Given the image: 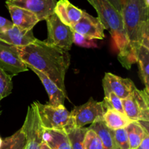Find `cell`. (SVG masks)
<instances>
[{
    "instance_id": "cell-1",
    "label": "cell",
    "mask_w": 149,
    "mask_h": 149,
    "mask_svg": "<svg viewBox=\"0 0 149 149\" xmlns=\"http://www.w3.org/2000/svg\"><path fill=\"white\" fill-rule=\"evenodd\" d=\"M17 49L26 65L46 74L66 93L65 76L70 64L68 51L38 39L29 45L17 46Z\"/></svg>"
},
{
    "instance_id": "cell-2",
    "label": "cell",
    "mask_w": 149,
    "mask_h": 149,
    "mask_svg": "<svg viewBox=\"0 0 149 149\" xmlns=\"http://www.w3.org/2000/svg\"><path fill=\"white\" fill-rule=\"evenodd\" d=\"M149 7L144 0H125L122 5L124 27L127 45L118 59L126 69L137 62V53L141 45L149 48Z\"/></svg>"
},
{
    "instance_id": "cell-3",
    "label": "cell",
    "mask_w": 149,
    "mask_h": 149,
    "mask_svg": "<svg viewBox=\"0 0 149 149\" xmlns=\"http://www.w3.org/2000/svg\"><path fill=\"white\" fill-rule=\"evenodd\" d=\"M93 7L97 11V17L111 34L119 54L122 53L127 48L126 33L124 27L122 14L114 8L108 0H93Z\"/></svg>"
},
{
    "instance_id": "cell-4",
    "label": "cell",
    "mask_w": 149,
    "mask_h": 149,
    "mask_svg": "<svg viewBox=\"0 0 149 149\" xmlns=\"http://www.w3.org/2000/svg\"><path fill=\"white\" fill-rule=\"evenodd\" d=\"M33 103L36 105L44 129L67 131L70 129L74 128L71 122V112L63 105L52 106L48 104L44 105L38 101L33 102Z\"/></svg>"
},
{
    "instance_id": "cell-5",
    "label": "cell",
    "mask_w": 149,
    "mask_h": 149,
    "mask_svg": "<svg viewBox=\"0 0 149 149\" xmlns=\"http://www.w3.org/2000/svg\"><path fill=\"white\" fill-rule=\"evenodd\" d=\"M107 109L104 100L97 102L93 97H90L85 104L75 106L70 112L73 127L82 128L87 124L103 120V115Z\"/></svg>"
},
{
    "instance_id": "cell-6",
    "label": "cell",
    "mask_w": 149,
    "mask_h": 149,
    "mask_svg": "<svg viewBox=\"0 0 149 149\" xmlns=\"http://www.w3.org/2000/svg\"><path fill=\"white\" fill-rule=\"evenodd\" d=\"M47 26V43L69 51L73 45L74 31L70 26L64 24L53 13L46 19Z\"/></svg>"
},
{
    "instance_id": "cell-7",
    "label": "cell",
    "mask_w": 149,
    "mask_h": 149,
    "mask_svg": "<svg viewBox=\"0 0 149 149\" xmlns=\"http://www.w3.org/2000/svg\"><path fill=\"white\" fill-rule=\"evenodd\" d=\"M125 113L135 121H149V93L145 89H135L126 99H122Z\"/></svg>"
},
{
    "instance_id": "cell-8",
    "label": "cell",
    "mask_w": 149,
    "mask_h": 149,
    "mask_svg": "<svg viewBox=\"0 0 149 149\" xmlns=\"http://www.w3.org/2000/svg\"><path fill=\"white\" fill-rule=\"evenodd\" d=\"M20 129L26 137L25 149H40V145L43 141L42 134L44 128L33 102L28 108L26 119Z\"/></svg>"
},
{
    "instance_id": "cell-9",
    "label": "cell",
    "mask_w": 149,
    "mask_h": 149,
    "mask_svg": "<svg viewBox=\"0 0 149 149\" xmlns=\"http://www.w3.org/2000/svg\"><path fill=\"white\" fill-rule=\"evenodd\" d=\"M0 69L11 76L29 70L21 59L17 46L0 41Z\"/></svg>"
},
{
    "instance_id": "cell-10",
    "label": "cell",
    "mask_w": 149,
    "mask_h": 149,
    "mask_svg": "<svg viewBox=\"0 0 149 149\" xmlns=\"http://www.w3.org/2000/svg\"><path fill=\"white\" fill-rule=\"evenodd\" d=\"M71 29L74 32L90 39H103L105 37V27L100 19L84 10L81 18Z\"/></svg>"
},
{
    "instance_id": "cell-11",
    "label": "cell",
    "mask_w": 149,
    "mask_h": 149,
    "mask_svg": "<svg viewBox=\"0 0 149 149\" xmlns=\"http://www.w3.org/2000/svg\"><path fill=\"white\" fill-rule=\"evenodd\" d=\"M103 86L105 95L113 92L122 99H126L137 89L135 83L130 78H123L111 72L105 73Z\"/></svg>"
},
{
    "instance_id": "cell-12",
    "label": "cell",
    "mask_w": 149,
    "mask_h": 149,
    "mask_svg": "<svg viewBox=\"0 0 149 149\" xmlns=\"http://www.w3.org/2000/svg\"><path fill=\"white\" fill-rule=\"evenodd\" d=\"M56 0H7L6 4L17 6L34 13L39 21L55 13Z\"/></svg>"
},
{
    "instance_id": "cell-13",
    "label": "cell",
    "mask_w": 149,
    "mask_h": 149,
    "mask_svg": "<svg viewBox=\"0 0 149 149\" xmlns=\"http://www.w3.org/2000/svg\"><path fill=\"white\" fill-rule=\"evenodd\" d=\"M36 40L33 29L23 30L13 25L10 29L0 32V41L15 46H24Z\"/></svg>"
},
{
    "instance_id": "cell-14",
    "label": "cell",
    "mask_w": 149,
    "mask_h": 149,
    "mask_svg": "<svg viewBox=\"0 0 149 149\" xmlns=\"http://www.w3.org/2000/svg\"><path fill=\"white\" fill-rule=\"evenodd\" d=\"M13 25L23 30H31L39 22L34 13L17 6L6 4Z\"/></svg>"
},
{
    "instance_id": "cell-15",
    "label": "cell",
    "mask_w": 149,
    "mask_h": 149,
    "mask_svg": "<svg viewBox=\"0 0 149 149\" xmlns=\"http://www.w3.org/2000/svg\"><path fill=\"white\" fill-rule=\"evenodd\" d=\"M83 10L71 4L68 0L57 1L55 13L58 18L67 26L72 28L82 15Z\"/></svg>"
},
{
    "instance_id": "cell-16",
    "label": "cell",
    "mask_w": 149,
    "mask_h": 149,
    "mask_svg": "<svg viewBox=\"0 0 149 149\" xmlns=\"http://www.w3.org/2000/svg\"><path fill=\"white\" fill-rule=\"evenodd\" d=\"M26 67H28V69H31L39 77L43 86H45L48 96H49L48 105H52V106H58V105H63L65 98L67 97L66 93H65L61 89H60L59 87L51 79H49L46 74L41 72L40 71L36 70L31 66L26 65Z\"/></svg>"
},
{
    "instance_id": "cell-17",
    "label": "cell",
    "mask_w": 149,
    "mask_h": 149,
    "mask_svg": "<svg viewBox=\"0 0 149 149\" xmlns=\"http://www.w3.org/2000/svg\"><path fill=\"white\" fill-rule=\"evenodd\" d=\"M42 139L51 149H71L69 139L65 131L44 129Z\"/></svg>"
},
{
    "instance_id": "cell-18",
    "label": "cell",
    "mask_w": 149,
    "mask_h": 149,
    "mask_svg": "<svg viewBox=\"0 0 149 149\" xmlns=\"http://www.w3.org/2000/svg\"><path fill=\"white\" fill-rule=\"evenodd\" d=\"M88 128L93 130L98 135L104 149H118L115 142L113 130L109 129L105 124L103 120L95 121Z\"/></svg>"
},
{
    "instance_id": "cell-19",
    "label": "cell",
    "mask_w": 149,
    "mask_h": 149,
    "mask_svg": "<svg viewBox=\"0 0 149 149\" xmlns=\"http://www.w3.org/2000/svg\"><path fill=\"white\" fill-rule=\"evenodd\" d=\"M103 120L105 124L112 130L126 128L132 121L125 114L111 108H108L106 110V112L103 115Z\"/></svg>"
},
{
    "instance_id": "cell-20",
    "label": "cell",
    "mask_w": 149,
    "mask_h": 149,
    "mask_svg": "<svg viewBox=\"0 0 149 149\" xmlns=\"http://www.w3.org/2000/svg\"><path fill=\"white\" fill-rule=\"evenodd\" d=\"M137 62L139 64V74L145 85V90L149 93V48L141 45L137 53Z\"/></svg>"
},
{
    "instance_id": "cell-21",
    "label": "cell",
    "mask_w": 149,
    "mask_h": 149,
    "mask_svg": "<svg viewBox=\"0 0 149 149\" xmlns=\"http://www.w3.org/2000/svg\"><path fill=\"white\" fill-rule=\"evenodd\" d=\"M125 129L127 132L130 149L138 148L145 136L149 134L138 121H132Z\"/></svg>"
},
{
    "instance_id": "cell-22",
    "label": "cell",
    "mask_w": 149,
    "mask_h": 149,
    "mask_svg": "<svg viewBox=\"0 0 149 149\" xmlns=\"http://www.w3.org/2000/svg\"><path fill=\"white\" fill-rule=\"evenodd\" d=\"M26 137L21 129L2 140L0 149H25Z\"/></svg>"
},
{
    "instance_id": "cell-23",
    "label": "cell",
    "mask_w": 149,
    "mask_h": 149,
    "mask_svg": "<svg viewBox=\"0 0 149 149\" xmlns=\"http://www.w3.org/2000/svg\"><path fill=\"white\" fill-rule=\"evenodd\" d=\"M87 128H71L65 131L69 139L71 149H84L83 140Z\"/></svg>"
},
{
    "instance_id": "cell-24",
    "label": "cell",
    "mask_w": 149,
    "mask_h": 149,
    "mask_svg": "<svg viewBox=\"0 0 149 149\" xmlns=\"http://www.w3.org/2000/svg\"><path fill=\"white\" fill-rule=\"evenodd\" d=\"M13 76L0 69V101L12 93L13 89Z\"/></svg>"
},
{
    "instance_id": "cell-25",
    "label": "cell",
    "mask_w": 149,
    "mask_h": 149,
    "mask_svg": "<svg viewBox=\"0 0 149 149\" xmlns=\"http://www.w3.org/2000/svg\"><path fill=\"white\" fill-rule=\"evenodd\" d=\"M84 149H104L100 137L93 130L87 128L83 140Z\"/></svg>"
},
{
    "instance_id": "cell-26",
    "label": "cell",
    "mask_w": 149,
    "mask_h": 149,
    "mask_svg": "<svg viewBox=\"0 0 149 149\" xmlns=\"http://www.w3.org/2000/svg\"><path fill=\"white\" fill-rule=\"evenodd\" d=\"M103 100L107 106V108H111V109L115 110L118 112L125 114L123 105H122V99L116 96L113 92H109V93L105 95Z\"/></svg>"
},
{
    "instance_id": "cell-27",
    "label": "cell",
    "mask_w": 149,
    "mask_h": 149,
    "mask_svg": "<svg viewBox=\"0 0 149 149\" xmlns=\"http://www.w3.org/2000/svg\"><path fill=\"white\" fill-rule=\"evenodd\" d=\"M113 133L115 142L118 149H130L126 129L122 128L113 130Z\"/></svg>"
},
{
    "instance_id": "cell-28",
    "label": "cell",
    "mask_w": 149,
    "mask_h": 149,
    "mask_svg": "<svg viewBox=\"0 0 149 149\" xmlns=\"http://www.w3.org/2000/svg\"><path fill=\"white\" fill-rule=\"evenodd\" d=\"M73 43L76 44L78 46L88 48H96L97 46V43L95 42V39L86 37L75 32H74L73 34Z\"/></svg>"
},
{
    "instance_id": "cell-29",
    "label": "cell",
    "mask_w": 149,
    "mask_h": 149,
    "mask_svg": "<svg viewBox=\"0 0 149 149\" xmlns=\"http://www.w3.org/2000/svg\"><path fill=\"white\" fill-rule=\"evenodd\" d=\"M13 26V22L0 16V32L5 31Z\"/></svg>"
},
{
    "instance_id": "cell-30",
    "label": "cell",
    "mask_w": 149,
    "mask_h": 149,
    "mask_svg": "<svg viewBox=\"0 0 149 149\" xmlns=\"http://www.w3.org/2000/svg\"><path fill=\"white\" fill-rule=\"evenodd\" d=\"M137 149H149V134L145 136Z\"/></svg>"
},
{
    "instance_id": "cell-31",
    "label": "cell",
    "mask_w": 149,
    "mask_h": 149,
    "mask_svg": "<svg viewBox=\"0 0 149 149\" xmlns=\"http://www.w3.org/2000/svg\"><path fill=\"white\" fill-rule=\"evenodd\" d=\"M108 1L114 7V8L117 11H119L120 13H122V6H121L120 0H108Z\"/></svg>"
},
{
    "instance_id": "cell-32",
    "label": "cell",
    "mask_w": 149,
    "mask_h": 149,
    "mask_svg": "<svg viewBox=\"0 0 149 149\" xmlns=\"http://www.w3.org/2000/svg\"><path fill=\"white\" fill-rule=\"evenodd\" d=\"M40 149H51L49 146L47 145L46 143H45L44 141H42V143L40 145Z\"/></svg>"
},
{
    "instance_id": "cell-33",
    "label": "cell",
    "mask_w": 149,
    "mask_h": 149,
    "mask_svg": "<svg viewBox=\"0 0 149 149\" xmlns=\"http://www.w3.org/2000/svg\"><path fill=\"white\" fill-rule=\"evenodd\" d=\"M144 2L147 7H149V0H144Z\"/></svg>"
},
{
    "instance_id": "cell-34",
    "label": "cell",
    "mask_w": 149,
    "mask_h": 149,
    "mask_svg": "<svg viewBox=\"0 0 149 149\" xmlns=\"http://www.w3.org/2000/svg\"><path fill=\"white\" fill-rule=\"evenodd\" d=\"M87 1H88V2L90 3L92 6H93V0H87Z\"/></svg>"
},
{
    "instance_id": "cell-35",
    "label": "cell",
    "mask_w": 149,
    "mask_h": 149,
    "mask_svg": "<svg viewBox=\"0 0 149 149\" xmlns=\"http://www.w3.org/2000/svg\"><path fill=\"white\" fill-rule=\"evenodd\" d=\"M2 139H1V137H0V147H1V143H2Z\"/></svg>"
},
{
    "instance_id": "cell-36",
    "label": "cell",
    "mask_w": 149,
    "mask_h": 149,
    "mask_svg": "<svg viewBox=\"0 0 149 149\" xmlns=\"http://www.w3.org/2000/svg\"><path fill=\"white\" fill-rule=\"evenodd\" d=\"M125 0H120V3H121V6L122 5V4H123L124 2H125Z\"/></svg>"
},
{
    "instance_id": "cell-37",
    "label": "cell",
    "mask_w": 149,
    "mask_h": 149,
    "mask_svg": "<svg viewBox=\"0 0 149 149\" xmlns=\"http://www.w3.org/2000/svg\"><path fill=\"white\" fill-rule=\"evenodd\" d=\"M1 110H0V115H1Z\"/></svg>"
}]
</instances>
